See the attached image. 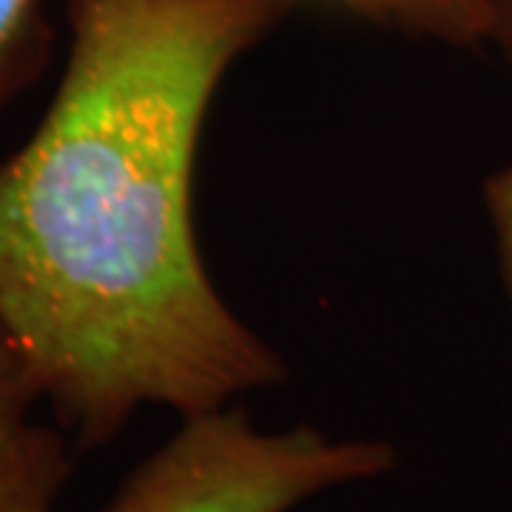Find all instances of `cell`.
I'll return each mask as SVG.
<instances>
[{"label":"cell","instance_id":"cell-1","mask_svg":"<svg viewBox=\"0 0 512 512\" xmlns=\"http://www.w3.org/2000/svg\"><path fill=\"white\" fill-rule=\"evenodd\" d=\"M305 0H69L72 46L0 165V325L80 447L146 404L180 416L288 379L228 308L194 228L214 94Z\"/></svg>","mask_w":512,"mask_h":512},{"label":"cell","instance_id":"cell-2","mask_svg":"<svg viewBox=\"0 0 512 512\" xmlns=\"http://www.w3.org/2000/svg\"><path fill=\"white\" fill-rule=\"evenodd\" d=\"M396 467L379 439H330L299 424L259 430L239 407L183 416L180 430L140 461L103 512H291L313 495Z\"/></svg>","mask_w":512,"mask_h":512},{"label":"cell","instance_id":"cell-3","mask_svg":"<svg viewBox=\"0 0 512 512\" xmlns=\"http://www.w3.org/2000/svg\"><path fill=\"white\" fill-rule=\"evenodd\" d=\"M72 473L66 436L32 421L0 456V512H55Z\"/></svg>","mask_w":512,"mask_h":512},{"label":"cell","instance_id":"cell-4","mask_svg":"<svg viewBox=\"0 0 512 512\" xmlns=\"http://www.w3.org/2000/svg\"><path fill=\"white\" fill-rule=\"evenodd\" d=\"M353 18L450 46L490 40L493 0H328Z\"/></svg>","mask_w":512,"mask_h":512},{"label":"cell","instance_id":"cell-5","mask_svg":"<svg viewBox=\"0 0 512 512\" xmlns=\"http://www.w3.org/2000/svg\"><path fill=\"white\" fill-rule=\"evenodd\" d=\"M49 52L40 0H0V106L32 83Z\"/></svg>","mask_w":512,"mask_h":512},{"label":"cell","instance_id":"cell-6","mask_svg":"<svg viewBox=\"0 0 512 512\" xmlns=\"http://www.w3.org/2000/svg\"><path fill=\"white\" fill-rule=\"evenodd\" d=\"M40 402L35 379L20 356L15 339L0 325V456L32 424V407Z\"/></svg>","mask_w":512,"mask_h":512},{"label":"cell","instance_id":"cell-7","mask_svg":"<svg viewBox=\"0 0 512 512\" xmlns=\"http://www.w3.org/2000/svg\"><path fill=\"white\" fill-rule=\"evenodd\" d=\"M487 214L493 222L495 245H498V262L504 271V285L510 291L512 302V165L495 171L484 185Z\"/></svg>","mask_w":512,"mask_h":512},{"label":"cell","instance_id":"cell-8","mask_svg":"<svg viewBox=\"0 0 512 512\" xmlns=\"http://www.w3.org/2000/svg\"><path fill=\"white\" fill-rule=\"evenodd\" d=\"M487 43H495L512 66V0H493V20H490Z\"/></svg>","mask_w":512,"mask_h":512}]
</instances>
